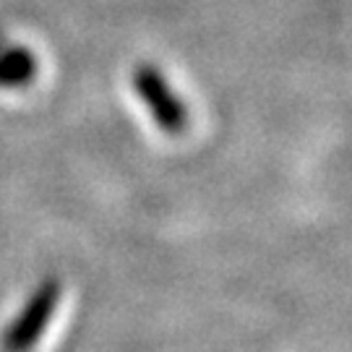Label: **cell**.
<instances>
[{
    "mask_svg": "<svg viewBox=\"0 0 352 352\" xmlns=\"http://www.w3.org/2000/svg\"><path fill=\"white\" fill-rule=\"evenodd\" d=\"M63 295V285L58 279H45L32 298L26 300L24 311L11 321V327L6 329L3 340H0V350L3 352H32L39 337L45 334V329L50 324L55 305Z\"/></svg>",
    "mask_w": 352,
    "mask_h": 352,
    "instance_id": "1",
    "label": "cell"
},
{
    "mask_svg": "<svg viewBox=\"0 0 352 352\" xmlns=\"http://www.w3.org/2000/svg\"><path fill=\"white\" fill-rule=\"evenodd\" d=\"M133 89L139 91V97L146 102L151 110L154 123L162 128L164 133H183L188 126V110L186 104L177 100L175 91L164 81V76L149 63H141L133 71Z\"/></svg>",
    "mask_w": 352,
    "mask_h": 352,
    "instance_id": "2",
    "label": "cell"
},
{
    "mask_svg": "<svg viewBox=\"0 0 352 352\" xmlns=\"http://www.w3.org/2000/svg\"><path fill=\"white\" fill-rule=\"evenodd\" d=\"M37 76V60L26 47H0V87H26Z\"/></svg>",
    "mask_w": 352,
    "mask_h": 352,
    "instance_id": "3",
    "label": "cell"
},
{
    "mask_svg": "<svg viewBox=\"0 0 352 352\" xmlns=\"http://www.w3.org/2000/svg\"><path fill=\"white\" fill-rule=\"evenodd\" d=\"M0 47H3V39H0Z\"/></svg>",
    "mask_w": 352,
    "mask_h": 352,
    "instance_id": "4",
    "label": "cell"
}]
</instances>
